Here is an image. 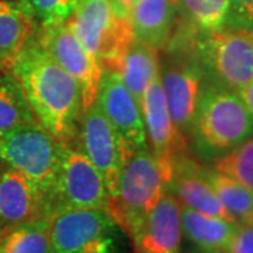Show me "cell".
<instances>
[{
    "mask_svg": "<svg viewBox=\"0 0 253 253\" xmlns=\"http://www.w3.org/2000/svg\"><path fill=\"white\" fill-rule=\"evenodd\" d=\"M172 172L149 148L131 155L123 168L117 191L109 197L106 211L129 236L169 189Z\"/></svg>",
    "mask_w": 253,
    "mask_h": 253,
    "instance_id": "7a4b0ae2",
    "label": "cell"
},
{
    "mask_svg": "<svg viewBox=\"0 0 253 253\" xmlns=\"http://www.w3.org/2000/svg\"><path fill=\"white\" fill-rule=\"evenodd\" d=\"M239 94V97L242 99L245 103V106L249 109V111L253 114V82H251L249 84H246L245 87L239 89L236 91Z\"/></svg>",
    "mask_w": 253,
    "mask_h": 253,
    "instance_id": "f546056e",
    "label": "cell"
},
{
    "mask_svg": "<svg viewBox=\"0 0 253 253\" xmlns=\"http://www.w3.org/2000/svg\"><path fill=\"white\" fill-rule=\"evenodd\" d=\"M168 190L180 201L183 207L191 208L206 215L238 222L224 207L214 187L208 181L206 169L189 156L176 165Z\"/></svg>",
    "mask_w": 253,
    "mask_h": 253,
    "instance_id": "2e32d148",
    "label": "cell"
},
{
    "mask_svg": "<svg viewBox=\"0 0 253 253\" xmlns=\"http://www.w3.org/2000/svg\"><path fill=\"white\" fill-rule=\"evenodd\" d=\"M76 139H79L82 151L101 173L110 197L114 196L123 168L131 154L97 103L81 114Z\"/></svg>",
    "mask_w": 253,
    "mask_h": 253,
    "instance_id": "8fae6325",
    "label": "cell"
},
{
    "mask_svg": "<svg viewBox=\"0 0 253 253\" xmlns=\"http://www.w3.org/2000/svg\"><path fill=\"white\" fill-rule=\"evenodd\" d=\"M196 55L204 69L219 84L238 91L253 82V41L244 30L224 27L217 31H199Z\"/></svg>",
    "mask_w": 253,
    "mask_h": 253,
    "instance_id": "52a82bcc",
    "label": "cell"
},
{
    "mask_svg": "<svg viewBox=\"0 0 253 253\" xmlns=\"http://www.w3.org/2000/svg\"><path fill=\"white\" fill-rule=\"evenodd\" d=\"M38 26L65 23L71 17L78 0H26Z\"/></svg>",
    "mask_w": 253,
    "mask_h": 253,
    "instance_id": "484cf974",
    "label": "cell"
},
{
    "mask_svg": "<svg viewBox=\"0 0 253 253\" xmlns=\"http://www.w3.org/2000/svg\"><path fill=\"white\" fill-rule=\"evenodd\" d=\"M55 253H116V222L103 208H62L49 217Z\"/></svg>",
    "mask_w": 253,
    "mask_h": 253,
    "instance_id": "ba28073f",
    "label": "cell"
},
{
    "mask_svg": "<svg viewBox=\"0 0 253 253\" xmlns=\"http://www.w3.org/2000/svg\"><path fill=\"white\" fill-rule=\"evenodd\" d=\"M62 142L38 121L0 138V161L24 174L48 200L54 193Z\"/></svg>",
    "mask_w": 253,
    "mask_h": 253,
    "instance_id": "5b68a950",
    "label": "cell"
},
{
    "mask_svg": "<svg viewBox=\"0 0 253 253\" xmlns=\"http://www.w3.org/2000/svg\"><path fill=\"white\" fill-rule=\"evenodd\" d=\"M0 253H55L49 218L0 231Z\"/></svg>",
    "mask_w": 253,
    "mask_h": 253,
    "instance_id": "7402d4cb",
    "label": "cell"
},
{
    "mask_svg": "<svg viewBox=\"0 0 253 253\" xmlns=\"http://www.w3.org/2000/svg\"><path fill=\"white\" fill-rule=\"evenodd\" d=\"M176 10L173 0H138L129 14L136 41L159 51L166 48L172 38Z\"/></svg>",
    "mask_w": 253,
    "mask_h": 253,
    "instance_id": "ac0fdd59",
    "label": "cell"
},
{
    "mask_svg": "<svg viewBox=\"0 0 253 253\" xmlns=\"http://www.w3.org/2000/svg\"><path fill=\"white\" fill-rule=\"evenodd\" d=\"M190 132L203 151L225 152L253 135V114L236 91L222 84H208Z\"/></svg>",
    "mask_w": 253,
    "mask_h": 253,
    "instance_id": "3957f363",
    "label": "cell"
},
{
    "mask_svg": "<svg viewBox=\"0 0 253 253\" xmlns=\"http://www.w3.org/2000/svg\"><path fill=\"white\" fill-rule=\"evenodd\" d=\"M37 121L21 84L10 71H0V138Z\"/></svg>",
    "mask_w": 253,
    "mask_h": 253,
    "instance_id": "44dd1931",
    "label": "cell"
},
{
    "mask_svg": "<svg viewBox=\"0 0 253 253\" xmlns=\"http://www.w3.org/2000/svg\"><path fill=\"white\" fill-rule=\"evenodd\" d=\"M161 72V54L159 49L146 45L141 41H134L123 58L118 73L141 104L145 89Z\"/></svg>",
    "mask_w": 253,
    "mask_h": 253,
    "instance_id": "ffe728a7",
    "label": "cell"
},
{
    "mask_svg": "<svg viewBox=\"0 0 253 253\" xmlns=\"http://www.w3.org/2000/svg\"><path fill=\"white\" fill-rule=\"evenodd\" d=\"M38 23L26 0H0V66L10 71L37 36Z\"/></svg>",
    "mask_w": 253,
    "mask_h": 253,
    "instance_id": "e0dca14e",
    "label": "cell"
},
{
    "mask_svg": "<svg viewBox=\"0 0 253 253\" xmlns=\"http://www.w3.org/2000/svg\"><path fill=\"white\" fill-rule=\"evenodd\" d=\"M238 222L211 217L181 206V229L187 239L208 253L226 251L235 235Z\"/></svg>",
    "mask_w": 253,
    "mask_h": 253,
    "instance_id": "d6986e66",
    "label": "cell"
},
{
    "mask_svg": "<svg viewBox=\"0 0 253 253\" xmlns=\"http://www.w3.org/2000/svg\"><path fill=\"white\" fill-rule=\"evenodd\" d=\"M96 103L123 139L129 154L148 149L141 104L128 90L120 73L103 71Z\"/></svg>",
    "mask_w": 253,
    "mask_h": 253,
    "instance_id": "4fadbf2b",
    "label": "cell"
},
{
    "mask_svg": "<svg viewBox=\"0 0 253 253\" xmlns=\"http://www.w3.org/2000/svg\"><path fill=\"white\" fill-rule=\"evenodd\" d=\"M68 24L103 71L118 72L124 55L135 41L129 18L120 17L111 0H78Z\"/></svg>",
    "mask_w": 253,
    "mask_h": 253,
    "instance_id": "277c9868",
    "label": "cell"
},
{
    "mask_svg": "<svg viewBox=\"0 0 253 253\" xmlns=\"http://www.w3.org/2000/svg\"><path fill=\"white\" fill-rule=\"evenodd\" d=\"M0 71H3V68H1V66H0Z\"/></svg>",
    "mask_w": 253,
    "mask_h": 253,
    "instance_id": "d6a6232c",
    "label": "cell"
},
{
    "mask_svg": "<svg viewBox=\"0 0 253 253\" xmlns=\"http://www.w3.org/2000/svg\"><path fill=\"white\" fill-rule=\"evenodd\" d=\"M36 40L46 54L78 82L82 113L90 109L97 100L103 68L79 41L68 21L40 26Z\"/></svg>",
    "mask_w": 253,
    "mask_h": 253,
    "instance_id": "30bf717a",
    "label": "cell"
},
{
    "mask_svg": "<svg viewBox=\"0 0 253 253\" xmlns=\"http://www.w3.org/2000/svg\"><path fill=\"white\" fill-rule=\"evenodd\" d=\"M226 252L253 253V225L239 224Z\"/></svg>",
    "mask_w": 253,
    "mask_h": 253,
    "instance_id": "4316f807",
    "label": "cell"
},
{
    "mask_svg": "<svg viewBox=\"0 0 253 253\" xmlns=\"http://www.w3.org/2000/svg\"><path fill=\"white\" fill-rule=\"evenodd\" d=\"M109 190L97 168L81 146L62 142L61 163L56 177L51 214L62 208H103L109 203Z\"/></svg>",
    "mask_w": 253,
    "mask_h": 253,
    "instance_id": "9c48e42d",
    "label": "cell"
},
{
    "mask_svg": "<svg viewBox=\"0 0 253 253\" xmlns=\"http://www.w3.org/2000/svg\"><path fill=\"white\" fill-rule=\"evenodd\" d=\"M197 31L180 34L176 49L173 48L165 62L161 63V82L165 99L174 124L187 134L199 109L204 90V68L196 55Z\"/></svg>",
    "mask_w": 253,
    "mask_h": 253,
    "instance_id": "8992f818",
    "label": "cell"
},
{
    "mask_svg": "<svg viewBox=\"0 0 253 253\" xmlns=\"http://www.w3.org/2000/svg\"><path fill=\"white\" fill-rule=\"evenodd\" d=\"M208 181L214 187L224 207L239 224L253 225V193L225 173L206 169Z\"/></svg>",
    "mask_w": 253,
    "mask_h": 253,
    "instance_id": "603a6c76",
    "label": "cell"
},
{
    "mask_svg": "<svg viewBox=\"0 0 253 253\" xmlns=\"http://www.w3.org/2000/svg\"><path fill=\"white\" fill-rule=\"evenodd\" d=\"M253 21V0H232L229 27H236Z\"/></svg>",
    "mask_w": 253,
    "mask_h": 253,
    "instance_id": "83f0119b",
    "label": "cell"
},
{
    "mask_svg": "<svg viewBox=\"0 0 253 253\" xmlns=\"http://www.w3.org/2000/svg\"><path fill=\"white\" fill-rule=\"evenodd\" d=\"M49 217L45 196L24 174L0 161V231Z\"/></svg>",
    "mask_w": 253,
    "mask_h": 253,
    "instance_id": "5bb4252c",
    "label": "cell"
},
{
    "mask_svg": "<svg viewBox=\"0 0 253 253\" xmlns=\"http://www.w3.org/2000/svg\"><path fill=\"white\" fill-rule=\"evenodd\" d=\"M181 204L168 190L131 236L138 253H179Z\"/></svg>",
    "mask_w": 253,
    "mask_h": 253,
    "instance_id": "9a60e30c",
    "label": "cell"
},
{
    "mask_svg": "<svg viewBox=\"0 0 253 253\" xmlns=\"http://www.w3.org/2000/svg\"><path fill=\"white\" fill-rule=\"evenodd\" d=\"M138 0H111L113 9L117 13L120 17L129 18V14L134 9L135 3Z\"/></svg>",
    "mask_w": 253,
    "mask_h": 253,
    "instance_id": "f1b7e54d",
    "label": "cell"
},
{
    "mask_svg": "<svg viewBox=\"0 0 253 253\" xmlns=\"http://www.w3.org/2000/svg\"><path fill=\"white\" fill-rule=\"evenodd\" d=\"M212 169L231 176L253 193V138H248L228 154L218 158Z\"/></svg>",
    "mask_w": 253,
    "mask_h": 253,
    "instance_id": "d4e9b609",
    "label": "cell"
},
{
    "mask_svg": "<svg viewBox=\"0 0 253 253\" xmlns=\"http://www.w3.org/2000/svg\"><path fill=\"white\" fill-rule=\"evenodd\" d=\"M141 110L151 152L172 172L173 176L176 165L189 156V145L186 134L174 124L169 113L161 72L145 89L141 99Z\"/></svg>",
    "mask_w": 253,
    "mask_h": 253,
    "instance_id": "7c38bea8",
    "label": "cell"
},
{
    "mask_svg": "<svg viewBox=\"0 0 253 253\" xmlns=\"http://www.w3.org/2000/svg\"><path fill=\"white\" fill-rule=\"evenodd\" d=\"M235 28H241V30H244L245 33L251 37L253 41V21H251V23H245V24H241V26H236Z\"/></svg>",
    "mask_w": 253,
    "mask_h": 253,
    "instance_id": "4dcf8cb0",
    "label": "cell"
},
{
    "mask_svg": "<svg viewBox=\"0 0 253 253\" xmlns=\"http://www.w3.org/2000/svg\"><path fill=\"white\" fill-rule=\"evenodd\" d=\"M173 3H174V6H176L177 9L180 7V0H173Z\"/></svg>",
    "mask_w": 253,
    "mask_h": 253,
    "instance_id": "1f68e13d",
    "label": "cell"
},
{
    "mask_svg": "<svg viewBox=\"0 0 253 253\" xmlns=\"http://www.w3.org/2000/svg\"><path fill=\"white\" fill-rule=\"evenodd\" d=\"M189 23L199 31H217L228 26L232 0H180Z\"/></svg>",
    "mask_w": 253,
    "mask_h": 253,
    "instance_id": "cb8c5ba5",
    "label": "cell"
},
{
    "mask_svg": "<svg viewBox=\"0 0 253 253\" xmlns=\"http://www.w3.org/2000/svg\"><path fill=\"white\" fill-rule=\"evenodd\" d=\"M10 72L21 84L38 123L61 142L75 141L82 114L78 82L46 54L36 38Z\"/></svg>",
    "mask_w": 253,
    "mask_h": 253,
    "instance_id": "6da1fadb",
    "label": "cell"
},
{
    "mask_svg": "<svg viewBox=\"0 0 253 253\" xmlns=\"http://www.w3.org/2000/svg\"><path fill=\"white\" fill-rule=\"evenodd\" d=\"M218 253H219V252H218Z\"/></svg>",
    "mask_w": 253,
    "mask_h": 253,
    "instance_id": "836d02e7",
    "label": "cell"
}]
</instances>
